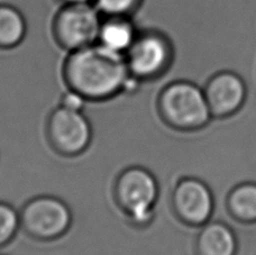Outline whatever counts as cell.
<instances>
[{
  "label": "cell",
  "mask_w": 256,
  "mask_h": 255,
  "mask_svg": "<svg viewBox=\"0 0 256 255\" xmlns=\"http://www.w3.org/2000/svg\"><path fill=\"white\" fill-rule=\"evenodd\" d=\"M61 78L68 90L80 94L86 102H106L127 94L132 76L124 56L94 43L66 53Z\"/></svg>",
  "instance_id": "obj_1"
},
{
  "label": "cell",
  "mask_w": 256,
  "mask_h": 255,
  "mask_svg": "<svg viewBox=\"0 0 256 255\" xmlns=\"http://www.w3.org/2000/svg\"><path fill=\"white\" fill-rule=\"evenodd\" d=\"M162 124L176 134L204 128L212 120L204 88L186 79H172L158 91L155 102Z\"/></svg>",
  "instance_id": "obj_2"
},
{
  "label": "cell",
  "mask_w": 256,
  "mask_h": 255,
  "mask_svg": "<svg viewBox=\"0 0 256 255\" xmlns=\"http://www.w3.org/2000/svg\"><path fill=\"white\" fill-rule=\"evenodd\" d=\"M112 194L114 202L128 225L145 230L153 224L161 186L148 168L130 166L122 169L114 180Z\"/></svg>",
  "instance_id": "obj_3"
},
{
  "label": "cell",
  "mask_w": 256,
  "mask_h": 255,
  "mask_svg": "<svg viewBox=\"0 0 256 255\" xmlns=\"http://www.w3.org/2000/svg\"><path fill=\"white\" fill-rule=\"evenodd\" d=\"M127 69L140 84L158 81L174 68L176 48L172 38L155 28L140 30L125 54Z\"/></svg>",
  "instance_id": "obj_4"
},
{
  "label": "cell",
  "mask_w": 256,
  "mask_h": 255,
  "mask_svg": "<svg viewBox=\"0 0 256 255\" xmlns=\"http://www.w3.org/2000/svg\"><path fill=\"white\" fill-rule=\"evenodd\" d=\"M20 215L22 233L42 243L64 238L73 224L70 206L52 194H40L28 199L20 208Z\"/></svg>",
  "instance_id": "obj_5"
},
{
  "label": "cell",
  "mask_w": 256,
  "mask_h": 255,
  "mask_svg": "<svg viewBox=\"0 0 256 255\" xmlns=\"http://www.w3.org/2000/svg\"><path fill=\"white\" fill-rule=\"evenodd\" d=\"M45 138L54 153L73 158L88 151L94 140V128L84 112L58 104L45 122Z\"/></svg>",
  "instance_id": "obj_6"
},
{
  "label": "cell",
  "mask_w": 256,
  "mask_h": 255,
  "mask_svg": "<svg viewBox=\"0 0 256 255\" xmlns=\"http://www.w3.org/2000/svg\"><path fill=\"white\" fill-rule=\"evenodd\" d=\"M102 22V15L94 4H63L52 20L54 42L66 53L92 45Z\"/></svg>",
  "instance_id": "obj_7"
},
{
  "label": "cell",
  "mask_w": 256,
  "mask_h": 255,
  "mask_svg": "<svg viewBox=\"0 0 256 255\" xmlns=\"http://www.w3.org/2000/svg\"><path fill=\"white\" fill-rule=\"evenodd\" d=\"M168 207L176 222L189 228H200L212 220L214 198L212 189L199 178L181 176L173 181Z\"/></svg>",
  "instance_id": "obj_8"
},
{
  "label": "cell",
  "mask_w": 256,
  "mask_h": 255,
  "mask_svg": "<svg viewBox=\"0 0 256 255\" xmlns=\"http://www.w3.org/2000/svg\"><path fill=\"white\" fill-rule=\"evenodd\" d=\"M204 91L212 118L235 115L243 107L248 96L244 80L230 71L214 74L206 84Z\"/></svg>",
  "instance_id": "obj_9"
},
{
  "label": "cell",
  "mask_w": 256,
  "mask_h": 255,
  "mask_svg": "<svg viewBox=\"0 0 256 255\" xmlns=\"http://www.w3.org/2000/svg\"><path fill=\"white\" fill-rule=\"evenodd\" d=\"M237 235L230 225L222 220H209L202 225L194 240V255H236Z\"/></svg>",
  "instance_id": "obj_10"
},
{
  "label": "cell",
  "mask_w": 256,
  "mask_h": 255,
  "mask_svg": "<svg viewBox=\"0 0 256 255\" xmlns=\"http://www.w3.org/2000/svg\"><path fill=\"white\" fill-rule=\"evenodd\" d=\"M140 30L132 17H102L97 43L109 51L125 56L135 42Z\"/></svg>",
  "instance_id": "obj_11"
},
{
  "label": "cell",
  "mask_w": 256,
  "mask_h": 255,
  "mask_svg": "<svg viewBox=\"0 0 256 255\" xmlns=\"http://www.w3.org/2000/svg\"><path fill=\"white\" fill-rule=\"evenodd\" d=\"M27 22L22 14L10 4H0V50L9 51L24 42Z\"/></svg>",
  "instance_id": "obj_12"
},
{
  "label": "cell",
  "mask_w": 256,
  "mask_h": 255,
  "mask_svg": "<svg viewBox=\"0 0 256 255\" xmlns=\"http://www.w3.org/2000/svg\"><path fill=\"white\" fill-rule=\"evenodd\" d=\"M232 217L240 222H256V184L245 182L236 186L227 199Z\"/></svg>",
  "instance_id": "obj_13"
},
{
  "label": "cell",
  "mask_w": 256,
  "mask_h": 255,
  "mask_svg": "<svg viewBox=\"0 0 256 255\" xmlns=\"http://www.w3.org/2000/svg\"><path fill=\"white\" fill-rule=\"evenodd\" d=\"M20 230V210L0 200V248L10 244Z\"/></svg>",
  "instance_id": "obj_14"
},
{
  "label": "cell",
  "mask_w": 256,
  "mask_h": 255,
  "mask_svg": "<svg viewBox=\"0 0 256 255\" xmlns=\"http://www.w3.org/2000/svg\"><path fill=\"white\" fill-rule=\"evenodd\" d=\"M143 0H94V4L102 17L128 16L132 17L140 8Z\"/></svg>",
  "instance_id": "obj_15"
},
{
  "label": "cell",
  "mask_w": 256,
  "mask_h": 255,
  "mask_svg": "<svg viewBox=\"0 0 256 255\" xmlns=\"http://www.w3.org/2000/svg\"><path fill=\"white\" fill-rule=\"evenodd\" d=\"M86 102L81 97L80 94H78L74 91L71 90H66L61 98H60V104L61 106L66 107L68 109H73V110H82L84 112V106H86Z\"/></svg>",
  "instance_id": "obj_16"
},
{
  "label": "cell",
  "mask_w": 256,
  "mask_h": 255,
  "mask_svg": "<svg viewBox=\"0 0 256 255\" xmlns=\"http://www.w3.org/2000/svg\"><path fill=\"white\" fill-rule=\"evenodd\" d=\"M63 4H94V0H61Z\"/></svg>",
  "instance_id": "obj_17"
},
{
  "label": "cell",
  "mask_w": 256,
  "mask_h": 255,
  "mask_svg": "<svg viewBox=\"0 0 256 255\" xmlns=\"http://www.w3.org/2000/svg\"><path fill=\"white\" fill-rule=\"evenodd\" d=\"M0 255H4V254H0Z\"/></svg>",
  "instance_id": "obj_18"
}]
</instances>
